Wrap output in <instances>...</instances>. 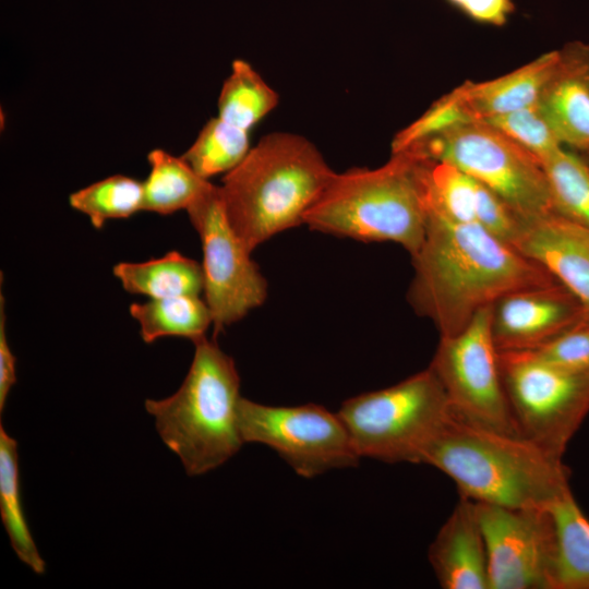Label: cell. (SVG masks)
Instances as JSON below:
<instances>
[{
    "label": "cell",
    "instance_id": "cell-1",
    "mask_svg": "<svg viewBox=\"0 0 589 589\" xmlns=\"http://www.w3.org/2000/svg\"><path fill=\"white\" fill-rule=\"evenodd\" d=\"M425 206V236L411 256L414 276L408 301L434 323L441 337L459 334L479 310L509 292L558 283L479 224L453 220L426 197Z\"/></svg>",
    "mask_w": 589,
    "mask_h": 589
},
{
    "label": "cell",
    "instance_id": "cell-2",
    "mask_svg": "<svg viewBox=\"0 0 589 589\" xmlns=\"http://www.w3.org/2000/svg\"><path fill=\"white\" fill-rule=\"evenodd\" d=\"M421 464L448 476L461 497L510 508L542 509L572 492L569 470L528 438L484 429L453 412Z\"/></svg>",
    "mask_w": 589,
    "mask_h": 589
},
{
    "label": "cell",
    "instance_id": "cell-3",
    "mask_svg": "<svg viewBox=\"0 0 589 589\" xmlns=\"http://www.w3.org/2000/svg\"><path fill=\"white\" fill-rule=\"evenodd\" d=\"M334 172L304 136L266 134L223 178L219 194L226 217L252 252L273 236L303 224Z\"/></svg>",
    "mask_w": 589,
    "mask_h": 589
},
{
    "label": "cell",
    "instance_id": "cell-4",
    "mask_svg": "<svg viewBox=\"0 0 589 589\" xmlns=\"http://www.w3.org/2000/svg\"><path fill=\"white\" fill-rule=\"evenodd\" d=\"M425 159L392 153L375 169L334 172L303 224L364 242L392 241L414 255L425 236Z\"/></svg>",
    "mask_w": 589,
    "mask_h": 589
},
{
    "label": "cell",
    "instance_id": "cell-5",
    "mask_svg": "<svg viewBox=\"0 0 589 589\" xmlns=\"http://www.w3.org/2000/svg\"><path fill=\"white\" fill-rule=\"evenodd\" d=\"M195 346L179 389L164 399H146L156 430L189 476L225 464L244 444L239 429L240 377L233 359L205 336Z\"/></svg>",
    "mask_w": 589,
    "mask_h": 589
},
{
    "label": "cell",
    "instance_id": "cell-6",
    "mask_svg": "<svg viewBox=\"0 0 589 589\" xmlns=\"http://www.w3.org/2000/svg\"><path fill=\"white\" fill-rule=\"evenodd\" d=\"M337 413L360 457L421 464L452 408L429 366L393 386L345 400Z\"/></svg>",
    "mask_w": 589,
    "mask_h": 589
},
{
    "label": "cell",
    "instance_id": "cell-7",
    "mask_svg": "<svg viewBox=\"0 0 589 589\" xmlns=\"http://www.w3.org/2000/svg\"><path fill=\"white\" fill-rule=\"evenodd\" d=\"M406 149L424 159L455 165L496 193L519 216L554 213L540 159L482 120Z\"/></svg>",
    "mask_w": 589,
    "mask_h": 589
},
{
    "label": "cell",
    "instance_id": "cell-8",
    "mask_svg": "<svg viewBox=\"0 0 589 589\" xmlns=\"http://www.w3.org/2000/svg\"><path fill=\"white\" fill-rule=\"evenodd\" d=\"M498 359L518 433L562 458L589 413V371L556 368L524 351H498Z\"/></svg>",
    "mask_w": 589,
    "mask_h": 589
},
{
    "label": "cell",
    "instance_id": "cell-9",
    "mask_svg": "<svg viewBox=\"0 0 589 589\" xmlns=\"http://www.w3.org/2000/svg\"><path fill=\"white\" fill-rule=\"evenodd\" d=\"M492 305L479 310L459 334L441 337L430 368L457 418L484 429L520 435L508 405L492 335Z\"/></svg>",
    "mask_w": 589,
    "mask_h": 589
},
{
    "label": "cell",
    "instance_id": "cell-10",
    "mask_svg": "<svg viewBox=\"0 0 589 589\" xmlns=\"http://www.w3.org/2000/svg\"><path fill=\"white\" fill-rule=\"evenodd\" d=\"M239 429L244 443L271 447L304 478L361 458L339 414L315 404L269 406L241 397Z\"/></svg>",
    "mask_w": 589,
    "mask_h": 589
},
{
    "label": "cell",
    "instance_id": "cell-11",
    "mask_svg": "<svg viewBox=\"0 0 589 589\" xmlns=\"http://www.w3.org/2000/svg\"><path fill=\"white\" fill-rule=\"evenodd\" d=\"M185 211L201 239L203 290L217 334L265 301L267 283L231 228L219 187L209 183Z\"/></svg>",
    "mask_w": 589,
    "mask_h": 589
},
{
    "label": "cell",
    "instance_id": "cell-12",
    "mask_svg": "<svg viewBox=\"0 0 589 589\" xmlns=\"http://www.w3.org/2000/svg\"><path fill=\"white\" fill-rule=\"evenodd\" d=\"M474 503L486 548L490 589H552L556 537L550 508Z\"/></svg>",
    "mask_w": 589,
    "mask_h": 589
},
{
    "label": "cell",
    "instance_id": "cell-13",
    "mask_svg": "<svg viewBox=\"0 0 589 589\" xmlns=\"http://www.w3.org/2000/svg\"><path fill=\"white\" fill-rule=\"evenodd\" d=\"M588 318L578 298L554 283L509 292L492 305L498 351L531 350Z\"/></svg>",
    "mask_w": 589,
    "mask_h": 589
},
{
    "label": "cell",
    "instance_id": "cell-14",
    "mask_svg": "<svg viewBox=\"0 0 589 589\" xmlns=\"http://www.w3.org/2000/svg\"><path fill=\"white\" fill-rule=\"evenodd\" d=\"M510 245L575 294L589 317V229L556 213L518 215Z\"/></svg>",
    "mask_w": 589,
    "mask_h": 589
},
{
    "label": "cell",
    "instance_id": "cell-15",
    "mask_svg": "<svg viewBox=\"0 0 589 589\" xmlns=\"http://www.w3.org/2000/svg\"><path fill=\"white\" fill-rule=\"evenodd\" d=\"M563 146L589 152V46L572 43L560 50L556 69L538 101Z\"/></svg>",
    "mask_w": 589,
    "mask_h": 589
},
{
    "label": "cell",
    "instance_id": "cell-16",
    "mask_svg": "<svg viewBox=\"0 0 589 589\" xmlns=\"http://www.w3.org/2000/svg\"><path fill=\"white\" fill-rule=\"evenodd\" d=\"M444 589H490L488 554L476 503L461 497L429 548Z\"/></svg>",
    "mask_w": 589,
    "mask_h": 589
},
{
    "label": "cell",
    "instance_id": "cell-17",
    "mask_svg": "<svg viewBox=\"0 0 589 589\" xmlns=\"http://www.w3.org/2000/svg\"><path fill=\"white\" fill-rule=\"evenodd\" d=\"M560 60V50L546 52L513 72L458 87L477 120L538 104Z\"/></svg>",
    "mask_w": 589,
    "mask_h": 589
},
{
    "label": "cell",
    "instance_id": "cell-18",
    "mask_svg": "<svg viewBox=\"0 0 589 589\" xmlns=\"http://www.w3.org/2000/svg\"><path fill=\"white\" fill-rule=\"evenodd\" d=\"M112 273L125 291L149 299L200 296L204 288L202 265L178 251L145 262H120Z\"/></svg>",
    "mask_w": 589,
    "mask_h": 589
},
{
    "label": "cell",
    "instance_id": "cell-19",
    "mask_svg": "<svg viewBox=\"0 0 589 589\" xmlns=\"http://www.w3.org/2000/svg\"><path fill=\"white\" fill-rule=\"evenodd\" d=\"M549 508L556 537L552 589H589V519L572 492Z\"/></svg>",
    "mask_w": 589,
    "mask_h": 589
},
{
    "label": "cell",
    "instance_id": "cell-20",
    "mask_svg": "<svg viewBox=\"0 0 589 589\" xmlns=\"http://www.w3.org/2000/svg\"><path fill=\"white\" fill-rule=\"evenodd\" d=\"M129 311L140 324V334L146 344L167 336H179L194 341L205 336V332L213 324L211 310L200 296L134 302Z\"/></svg>",
    "mask_w": 589,
    "mask_h": 589
},
{
    "label": "cell",
    "instance_id": "cell-21",
    "mask_svg": "<svg viewBox=\"0 0 589 589\" xmlns=\"http://www.w3.org/2000/svg\"><path fill=\"white\" fill-rule=\"evenodd\" d=\"M149 173L143 181V211L170 215L189 205L209 185L180 156L161 148L147 154Z\"/></svg>",
    "mask_w": 589,
    "mask_h": 589
},
{
    "label": "cell",
    "instance_id": "cell-22",
    "mask_svg": "<svg viewBox=\"0 0 589 589\" xmlns=\"http://www.w3.org/2000/svg\"><path fill=\"white\" fill-rule=\"evenodd\" d=\"M0 516L11 546L20 561L43 575L46 564L31 534L23 512L17 442L0 424Z\"/></svg>",
    "mask_w": 589,
    "mask_h": 589
},
{
    "label": "cell",
    "instance_id": "cell-23",
    "mask_svg": "<svg viewBox=\"0 0 589 589\" xmlns=\"http://www.w3.org/2000/svg\"><path fill=\"white\" fill-rule=\"evenodd\" d=\"M278 104L277 93L247 61L236 59L218 97V117L249 131Z\"/></svg>",
    "mask_w": 589,
    "mask_h": 589
},
{
    "label": "cell",
    "instance_id": "cell-24",
    "mask_svg": "<svg viewBox=\"0 0 589 589\" xmlns=\"http://www.w3.org/2000/svg\"><path fill=\"white\" fill-rule=\"evenodd\" d=\"M251 147L249 131L217 116L204 124L181 157L201 178L208 180L237 167Z\"/></svg>",
    "mask_w": 589,
    "mask_h": 589
},
{
    "label": "cell",
    "instance_id": "cell-25",
    "mask_svg": "<svg viewBox=\"0 0 589 589\" xmlns=\"http://www.w3.org/2000/svg\"><path fill=\"white\" fill-rule=\"evenodd\" d=\"M541 164L554 213L589 229V163L562 146Z\"/></svg>",
    "mask_w": 589,
    "mask_h": 589
},
{
    "label": "cell",
    "instance_id": "cell-26",
    "mask_svg": "<svg viewBox=\"0 0 589 589\" xmlns=\"http://www.w3.org/2000/svg\"><path fill=\"white\" fill-rule=\"evenodd\" d=\"M143 182L113 175L82 188L69 196L70 206L86 215L96 229L109 219L129 218L143 211Z\"/></svg>",
    "mask_w": 589,
    "mask_h": 589
},
{
    "label": "cell",
    "instance_id": "cell-27",
    "mask_svg": "<svg viewBox=\"0 0 589 589\" xmlns=\"http://www.w3.org/2000/svg\"><path fill=\"white\" fill-rule=\"evenodd\" d=\"M424 180L426 200L445 216L477 223V180L453 164L430 159H425Z\"/></svg>",
    "mask_w": 589,
    "mask_h": 589
},
{
    "label": "cell",
    "instance_id": "cell-28",
    "mask_svg": "<svg viewBox=\"0 0 589 589\" xmlns=\"http://www.w3.org/2000/svg\"><path fill=\"white\" fill-rule=\"evenodd\" d=\"M473 121L478 120L457 87L436 100L421 117L397 133L392 142V153L404 151Z\"/></svg>",
    "mask_w": 589,
    "mask_h": 589
},
{
    "label": "cell",
    "instance_id": "cell-29",
    "mask_svg": "<svg viewBox=\"0 0 589 589\" xmlns=\"http://www.w3.org/2000/svg\"><path fill=\"white\" fill-rule=\"evenodd\" d=\"M541 160L563 145L541 113L538 104L482 120Z\"/></svg>",
    "mask_w": 589,
    "mask_h": 589
},
{
    "label": "cell",
    "instance_id": "cell-30",
    "mask_svg": "<svg viewBox=\"0 0 589 589\" xmlns=\"http://www.w3.org/2000/svg\"><path fill=\"white\" fill-rule=\"evenodd\" d=\"M527 354L546 364L569 371H589V317Z\"/></svg>",
    "mask_w": 589,
    "mask_h": 589
},
{
    "label": "cell",
    "instance_id": "cell-31",
    "mask_svg": "<svg viewBox=\"0 0 589 589\" xmlns=\"http://www.w3.org/2000/svg\"><path fill=\"white\" fill-rule=\"evenodd\" d=\"M477 223L510 244L517 229L518 215L496 193L477 181Z\"/></svg>",
    "mask_w": 589,
    "mask_h": 589
},
{
    "label": "cell",
    "instance_id": "cell-32",
    "mask_svg": "<svg viewBox=\"0 0 589 589\" xmlns=\"http://www.w3.org/2000/svg\"><path fill=\"white\" fill-rule=\"evenodd\" d=\"M471 19L493 24L503 25L508 15L514 11L512 0H448Z\"/></svg>",
    "mask_w": 589,
    "mask_h": 589
},
{
    "label": "cell",
    "instance_id": "cell-33",
    "mask_svg": "<svg viewBox=\"0 0 589 589\" xmlns=\"http://www.w3.org/2000/svg\"><path fill=\"white\" fill-rule=\"evenodd\" d=\"M16 382L15 357L9 346L5 330L3 294L0 296V412L5 407L8 395Z\"/></svg>",
    "mask_w": 589,
    "mask_h": 589
}]
</instances>
